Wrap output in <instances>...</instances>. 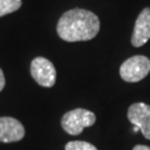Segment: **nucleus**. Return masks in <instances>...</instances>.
I'll list each match as a JSON object with an SVG mask.
<instances>
[{
    "label": "nucleus",
    "mask_w": 150,
    "mask_h": 150,
    "mask_svg": "<svg viewBox=\"0 0 150 150\" xmlns=\"http://www.w3.org/2000/svg\"><path fill=\"white\" fill-rule=\"evenodd\" d=\"M100 20L93 12L85 9H71L60 17L57 32L59 37L68 42L87 41L98 35Z\"/></svg>",
    "instance_id": "nucleus-1"
},
{
    "label": "nucleus",
    "mask_w": 150,
    "mask_h": 150,
    "mask_svg": "<svg viewBox=\"0 0 150 150\" xmlns=\"http://www.w3.org/2000/svg\"><path fill=\"white\" fill-rule=\"evenodd\" d=\"M96 122V115L87 109L78 108L64 113L61 119V126L67 134L77 136L86 127H91Z\"/></svg>",
    "instance_id": "nucleus-2"
},
{
    "label": "nucleus",
    "mask_w": 150,
    "mask_h": 150,
    "mask_svg": "<svg viewBox=\"0 0 150 150\" xmlns=\"http://www.w3.org/2000/svg\"><path fill=\"white\" fill-rule=\"evenodd\" d=\"M150 72V59L137 54L127 59L120 67V77L127 82H138Z\"/></svg>",
    "instance_id": "nucleus-3"
},
{
    "label": "nucleus",
    "mask_w": 150,
    "mask_h": 150,
    "mask_svg": "<svg viewBox=\"0 0 150 150\" xmlns=\"http://www.w3.org/2000/svg\"><path fill=\"white\" fill-rule=\"evenodd\" d=\"M32 78L38 85L42 87H52L56 82V68L52 62L43 57H37L31 61L30 66Z\"/></svg>",
    "instance_id": "nucleus-4"
},
{
    "label": "nucleus",
    "mask_w": 150,
    "mask_h": 150,
    "mask_svg": "<svg viewBox=\"0 0 150 150\" xmlns=\"http://www.w3.org/2000/svg\"><path fill=\"white\" fill-rule=\"evenodd\" d=\"M128 120L138 127L146 139L150 140V106L145 102H136L128 109Z\"/></svg>",
    "instance_id": "nucleus-5"
},
{
    "label": "nucleus",
    "mask_w": 150,
    "mask_h": 150,
    "mask_svg": "<svg viewBox=\"0 0 150 150\" xmlns=\"http://www.w3.org/2000/svg\"><path fill=\"white\" fill-rule=\"evenodd\" d=\"M25 137V128L20 121L11 117H0V141L15 142Z\"/></svg>",
    "instance_id": "nucleus-6"
},
{
    "label": "nucleus",
    "mask_w": 150,
    "mask_h": 150,
    "mask_svg": "<svg viewBox=\"0 0 150 150\" xmlns=\"http://www.w3.org/2000/svg\"><path fill=\"white\" fill-rule=\"evenodd\" d=\"M150 39V8H145L140 12L131 36L134 47H141Z\"/></svg>",
    "instance_id": "nucleus-7"
},
{
    "label": "nucleus",
    "mask_w": 150,
    "mask_h": 150,
    "mask_svg": "<svg viewBox=\"0 0 150 150\" xmlns=\"http://www.w3.org/2000/svg\"><path fill=\"white\" fill-rule=\"evenodd\" d=\"M22 5L21 0H0V17L17 11Z\"/></svg>",
    "instance_id": "nucleus-8"
},
{
    "label": "nucleus",
    "mask_w": 150,
    "mask_h": 150,
    "mask_svg": "<svg viewBox=\"0 0 150 150\" xmlns=\"http://www.w3.org/2000/svg\"><path fill=\"white\" fill-rule=\"evenodd\" d=\"M66 150H98L93 145L86 141H69L66 147Z\"/></svg>",
    "instance_id": "nucleus-9"
},
{
    "label": "nucleus",
    "mask_w": 150,
    "mask_h": 150,
    "mask_svg": "<svg viewBox=\"0 0 150 150\" xmlns=\"http://www.w3.org/2000/svg\"><path fill=\"white\" fill-rule=\"evenodd\" d=\"M5 83H6L5 76H4V72H2V70L0 69V91L4 89V87H5Z\"/></svg>",
    "instance_id": "nucleus-10"
},
{
    "label": "nucleus",
    "mask_w": 150,
    "mask_h": 150,
    "mask_svg": "<svg viewBox=\"0 0 150 150\" xmlns=\"http://www.w3.org/2000/svg\"><path fill=\"white\" fill-rule=\"evenodd\" d=\"M132 150H150V147L144 146V145H137V146H134Z\"/></svg>",
    "instance_id": "nucleus-11"
}]
</instances>
